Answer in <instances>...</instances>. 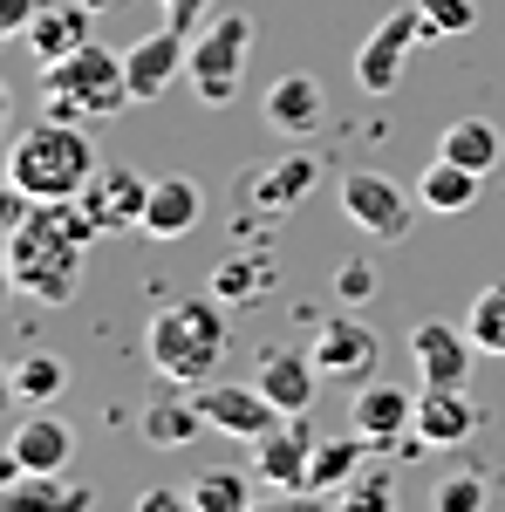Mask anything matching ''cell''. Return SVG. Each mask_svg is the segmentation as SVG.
I'll return each mask as SVG.
<instances>
[{
  "mask_svg": "<svg viewBox=\"0 0 505 512\" xmlns=\"http://www.w3.org/2000/svg\"><path fill=\"white\" fill-rule=\"evenodd\" d=\"M253 512H335V499L328 492H308V485H273V492L253 499Z\"/></svg>",
  "mask_w": 505,
  "mask_h": 512,
  "instance_id": "e575fe53",
  "label": "cell"
},
{
  "mask_svg": "<svg viewBox=\"0 0 505 512\" xmlns=\"http://www.w3.org/2000/svg\"><path fill=\"white\" fill-rule=\"evenodd\" d=\"M89 506H96V492L76 485L69 472H21L0 492V512H89Z\"/></svg>",
  "mask_w": 505,
  "mask_h": 512,
  "instance_id": "d6986e66",
  "label": "cell"
},
{
  "mask_svg": "<svg viewBox=\"0 0 505 512\" xmlns=\"http://www.w3.org/2000/svg\"><path fill=\"white\" fill-rule=\"evenodd\" d=\"M335 512H396V472L383 465H362V472L335 492Z\"/></svg>",
  "mask_w": 505,
  "mask_h": 512,
  "instance_id": "4dcf8cb0",
  "label": "cell"
},
{
  "mask_svg": "<svg viewBox=\"0 0 505 512\" xmlns=\"http://www.w3.org/2000/svg\"><path fill=\"white\" fill-rule=\"evenodd\" d=\"M192 396H198V410H205V424L219 437H239V444H260V437L287 417L260 383H219V376H212V383H198Z\"/></svg>",
  "mask_w": 505,
  "mask_h": 512,
  "instance_id": "ba28073f",
  "label": "cell"
},
{
  "mask_svg": "<svg viewBox=\"0 0 505 512\" xmlns=\"http://www.w3.org/2000/svg\"><path fill=\"white\" fill-rule=\"evenodd\" d=\"M273 274H280V267H273L267 246H246V253H226V260H219V274H212V294H219L226 308H253V301H260V294L273 287Z\"/></svg>",
  "mask_w": 505,
  "mask_h": 512,
  "instance_id": "d4e9b609",
  "label": "cell"
},
{
  "mask_svg": "<svg viewBox=\"0 0 505 512\" xmlns=\"http://www.w3.org/2000/svg\"><path fill=\"white\" fill-rule=\"evenodd\" d=\"M349 431H362L369 444H403V437L417 431V390L383 383V376L355 383V396H349Z\"/></svg>",
  "mask_w": 505,
  "mask_h": 512,
  "instance_id": "8fae6325",
  "label": "cell"
},
{
  "mask_svg": "<svg viewBox=\"0 0 505 512\" xmlns=\"http://www.w3.org/2000/svg\"><path fill=\"white\" fill-rule=\"evenodd\" d=\"M478 185H485V171H471V164L437 151L424 164V178H417V198H424V212H471L478 205Z\"/></svg>",
  "mask_w": 505,
  "mask_h": 512,
  "instance_id": "603a6c76",
  "label": "cell"
},
{
  "mask_svg": "<svg viewBox=\"0 0 505 512\" xmlns=\"http://www.w3.org/2000/svg\"><path fill=\"white\" fill-rule=\"evenodd\" d=\"M314 178H321V164H314L308 151H294V158L267 164V171H246V192H253L260 212H294V205L314 192Z\"/></svg>",
  "mask_w": 505,
  "mask_h": 512,
  "instance_id": "44dd1931",
  "label": "cell"
},
{
  "mask_svg": "<svg viewBox=\"0 0 505 512\" xmlns=\"http://www.w3.org/2000/svg\"><path fill=\"white\" fill-rule=\"evenodd\" d=\"M260 390L287 410V417H308L314 410V390H321V362L314 349H260Z\"/></svg>",
  "mask_w": 505,
  "mask_h": 512,
  "instance_id": "2e32d148",
  "label": "cell"
},
{
  "mask_svg": "<svg viewBox=\"0 0 505 512\" xmlns=\"http://www.w3.org/2000/svg\"><path fill=\"white\" fill-rule=\"evenodd\" d=\"M417 41H430V28H424V7L410 0V7H396L389 21H376V35L355 48V82H362L369 96H389V89L403 82V55H410Z\"/></svg>",
  "mask_w": 505,
  "mask_h": 512,
  "instance_id": "52a82bcc",
  "label": "cell"
},
{
  "mask_svg": "<svg viewBox=\"0 0 505 512\" xmlns=\"http://www.w3.org/2000/svg\"><path fill=\"white\" fill-rule=\"evenodd\" d=\"M471 328H451V321H417L410 328V362L424 383H465L471 376Z\"/></svg>",
  "mask_w": 505,
  "mask_h": 512,
  "instance_id": "e0dca14e",
  "label": "cell"
},
{
  "mask_svg": "<svg viewBox=\"0 0 505 512\" xmlns=\"http://www.w3.org/2000/svg\"><path fill=\"white\" fill-rule=\"evenodd\" d=\"M41 96H48V117L103 123V117H117V110H130V69L103 41H82L76 55H62V62L41 69Z\"/></svg>",
  "mask_w": 505,
  "mask_h": 512,
  "instance_id": "277c9868",
  "label": "cell"
},
{
  "mask_svg": "<svg viewBox=\"0 0 505 512\" xmlns=\"http://www.w3.org/2000/svg\"><path fill=\"white\" fill-rule=\"evenodd\" d=\"M478 424H485V410L465 396V383H424L417 390V444L458 451V444L478 437Z\"/></svg>",
  "mask_w": 505,
  "mask_h": 512,
  "instance_id": "7c38bea8",
  "label": "cell"
},
{
  "mask_svg": "<svg viewBox=\"0 0 505 512\" xmlns=\"http://www.w3.org/2000/svg\"><path fill=\"white\" fill-rule=\"evenodd\" d=\"M246 55H253V21L246 14H219V21H205L192 35V89L198 103H212V110H226L233 103L239 76H246Z\"/></svg>",
  "mask_w": 505,
  "mask_h": 512,
  "instance_id": "5b68a950",
  "label": "cell"
},
{
  "mask_svg": "<svg viewBox=\"0 0 505 512\" xmlns=\"http://www.w3.org/2000/svg\"><path fill=\"white\" fill-rule=\"evenodd\" d=\"M157 7H164V21H171V28L198 35V21H205V7H212V0H157Z\"/></svg>",
  "mask_w": 505,
  "mask_h": 512,
  "instance_id": "74e56055",
  "label": "cell"
},
{
  "mask_svg": "<svg viewBox=\"0 0 505 512\" xmlns=\"http://www.w3.org/2000/svg\"><path fill=\"white\" fill-rule=\"evenodd\" d=\"M28 48H35V62L48 69V62H62V55H76L82 41H89V7L82 0H62V7H41L35 21H28Z\"/></svg>",
  "mask_w": 505,
  "mask_h": 512,
  "instance_id": "7402d4cb",
  "label": "cell"
},
{
  "mask_svg": "<svg viewBox=\"0 0 505 512\" xmlns=\"http://www.w3.org/2000/svg\"><path fill=\"white\" fill-rule=\"evenodd\" d=\"M89 239H96V219L82 212V198H48V205L35 198V212L21 226H7V280H14V294H28L41 308L76 301Z\"/></svg>",
  "mask_w": 505,
  "mask_h": 512,
  "instance_id": "6da1fadb",
  "label": "cell"
},
{
  "mask_svg": "<svg viewBox=\"0 0 505 512\" xmlns=\"http://www.w3.org/2000/svg\"><path fill=\"white\" fill-rule=\"evenodd\" d=\"M485 499H492L485 472H437L430 485V512H485Z\"/></svg>",
  "mask_w": 505,
  "mask_h": 512,
  "instance_id": "1f68e13d",
  "label": "cell"
},
{
  "mask_svg": "<svg viewBox=\"0 0 505 512\" xmlns=\"http://www.w3.org/2000/svg\"><path fill=\"white\" fill-rule=\"evenodd\" d=\"M82 7H89V14H110V7H117V0H82Z\"/></svg>",
  "mask_w": 505,
  "mask_h": 512,
  "instance_id": "f35d334b",
  "label": "cell"
},
{
  "mask_svg": "<svg viewBox=\"0 0 505 512\" xmlns=\"http://www.w3.org/2000/svg\"><path fill=\"white\" fill-rule=\"evenodd\" d=\"M137 431H144V444H157V451H185V444H192V437H205L212 424H205L198 396H157L151 410L137 417Z\"/></svg>",
  "mask_w": 505,
  "mask_h": 512,
  "instance_id": "cb8c5ba5",
  "label": "cell"
},
{
  "mask_svg": "<svg viewBox=\"0 0 505 512\" xmlns=\"http://www.w3.org/2000/svg\"><path fill=\"white\" fill-rule=\"evenodd\" d=\"M144 205H151V178L130 171V164L96 171L89 192H82V212L96 219V233H130V226H144Z\"/></svg>",
  "mask_w": 505,
  "mask_h": 512,
  "instance_id": "4fadbf2b",
  "label": "cell"
},
{
  "mask_svg": "<svg viewBox=\"0 0 505 512\" xmlns=\"http://www.w3.org/2000/svg\"><path fill=\"white\" fill-rule=\"evenodd\" d=\"M342 212H349L369 239L396 246V239H410L417 212H424V198L403 192V185H396V178H383V171H349V178H342Z\"/></svg>",
  "mask_w": 505,
  "mask_h": 512,
  "instance_id": "8992f818",
  "label": "cell"
},
{
  "mask_svg": "<svg viewBox=\"0 0 505 512\" xmlns=\"http://www.w3.org/2000/svg\"><path fill=\"white\" fill-rule=\"evenodd\" d=\"M417 7H424L430 41H437V35H471V21H478V7H471V0H417Z\"/></svg>",
  "mask_w": 505,
  "mask_h": 512,
  "instance_id": "836d02e7",
  "label": "cell"
},
{
  "mask_svg": "<svg viewBox=\"0 0 505 512\" xmlns=\"http://www.w3.org/2000/svg\"><path fill=\"white\" fill-rule=\"evenodd\" d=\"M437 151L458 158V164H471V171H499L505 164V130L492 117H458L444 137H437Z\"/></svg>",
  "mask_w": 505,
  "mask_h": 512,
  "instance_id": "484cf974",
  "label": "cell"
},
{
  "mask_svg": "<svg viewBox=\"0 0 505 512\" xmlns=\"http://www.w3.org/2000/svg\"><path fill=\"white\" fill-rule=\"evenodd\" d=\"M41 14V0H0V35H28V21H35Z\"/></svg>",
  "mask_w": 505,
  "mask_h": 512,
  "instance_id": "8d00e7d4",
  "label": "cell"
},
{
  "mask_svg": "<svg viewBox=\"0 0 505 512\" xmlns=\"http://www.w3.org/2000/svg\"><path fill=\"white\" fill-rule=\"evenodd\" d=\"M123 69H130V103H164V89L192 69V35L164 21L157 35L123 48Z\"/></svg>",
  "mask_w": 505,
  "mask_h": 512,
  "instance_id": "9c48e42d",
  "label": "cell"
},
{
  "mask_svg": "<svg viewBox=\"0 0 505 512\" xmlns=\"http://www.w3.org/2000/svg\"><path fill=\"white\" fill-rule=\"evenodd\" d=\"M205 219V192H198L192 178H157L151 185V205H144V226L137 233L151 239H185Z\"/></svg>",
  "mask_w": 505,
  "mask_h": 512,
  "instance_id": "ffe728a7",
  "label": "cell"
},
{
  "mask_svg": "<svg viewBox=\"0 0 505 512\" xmlns=\"http://www.w3.org/2000/svg\"><path fill=\"white\" fill-rule=\"evenodd\" d=\"M465 328L485 355H505V280H485L465 308Z\"/></svg>",
  "mask_w": 505,
  "mask_h": 512,
  "instance_id": "f546056e",
  "label": "cell"
},
{
  "mask_svg": "<svg viewBox=\"0 0 505 512\" xmlns=\"http://www.w3.org/2000/svg\"><path fill=\"white\" fill-rule=\"evenodd\" d=\"M314 444H321V437L308 431V417H280V424L253 444V472H267V485H308Z\"/></svg>",
  "mask_w": 505,
  "mask_h": 512,
  "instance_id": "ac0fdd59",
  "label": "cell"
},
{
  "mask_svg": "<svg viewBox=\"0 0 505 512\" xmlns=\"http://www.w3.org/2000/svg\"><path fill=\"white\" fill-rule=\"evenodd\" d=\"M260 117H267V130H280V137H294V144H308L314 130L328 123V96H321V82L314 76H280L267 89V103H260Z\"/></svg>",
  "mask_w": 505,
  "mask_h": 512,
  "instance_id": "9a60e30c",
  "label": "cell"
},
{
  "mask_svg": "<svg viewBox=\"0 0 505 512\" xmlns=\"http://www.w3.org/2000/svg\"><path fill=\"white\" fill-rule=\"evenodd\" d=\"M314 362H321V376L328 383H369L376 376V362H383V342H376V328L355 315H328L314 328Z\"/></svg>",
  "mask_w": 505,
  "mask_h": 512,
  "instance_id": "30bf717a",
  "label": "cell"
},
{
  "mask_svg": "<svg viewBox=\"0 0 505 512\" xmlns=\"http://www.w3.org/2000/svg\"><path fill=\"white\" fill-rule=\"evenodd\" d=\"M137 512H198L192 506V485L178 492V485H151V492H137Z\"/></svg>",
  "mask_w": 505,
  "mask_h": 512,
  "instance_id": "d590c367",
  "label": "cell"
},
{
  "mask_svg": "<svg viewBox=\"0 0 505 512\" xmlns=\"http://www.w3.org/2000/svg\"><path fill=\"white\" fill-rule=\"evenodd\" d=\"M226 342H233V328H226V301H219V294H185V301L157 308L151 328H144L151 369L164 383H185V390H198V383L219 376Z\"/></svg>",
  "mask_w": 505,
  "mask_h": 512,
  "instance_id": "7a4b0ae2",
  "label": "cell"
},
{
  "mask_svg": "<svg viewBox=\"0 0 505 512\" xmlns=\"http://www.w3.org/2000/svg\"><path fill=\"white\" fill-rule=\"evenodd\" d=\"M253 465H212V472H198L192 478V506L198 512H253Z\"/></svg>",
  "mask_w": 505,
  "mask_h": 512,
  "instance_id": "83f0119b",
  "label": "cell"
},
{
  "mask_svg": "<svg viewBox=\"0 0 505 512\" xmlns=\"http://www.w3.org/2000/svg\"><path fill=\"white\" fill-rule=\"evenodd\" d=\"M376 287H383V274H376V260H362V253L335 267V294H342V308H362Z\"/></svg>",
  "mask_w": 505,
  "mask_h": 512,
  "instance_id": "d6a6232c",
  "label": "cell"
},
{
  "mask_svg": "<svg viewBox=\"0 0 505 512\" xmlns=\"http://www.w3.org/2000/svg\"><path fill=\"white\" fill-rule=\"evenodd\" d=\"M7 465L14 478L21 472H69L76 465V431H69V417H21L14 437H7Z\"/></svg>",
  "mask_w": 505,
  "mask_h": 512,
  "instance_id": "5bb4252c",
  "label": "cell"
},
{
  "mask_svg": "<svg viewBox=\"0 0 505 512\" xmlns=\"http://www.w3.org/2000/svg\"><path fill=\"white\" fill-rule=\"evenodd\" d=\"M7 390L21 396L28 410H48L55 396L69 390V362H62V355H21V362L7 369Z\"/></svg>",
  "mask_w": 505,
  "mask_h": 512,
  "instance_id": "f1b7e54d",
  "label": "cell"
},
{
  "mask_svg": "<svg viewBox=\"0 0 505 512\" xmlns=\"http://www.w3.org/2000/svg\"><path fill=\"white\" fill-rule=\"evenodd\" d=\"M369 458V437L349 431V437H321L314 444V465H308V492H342Z\"/></svg>",
  "mask_w": 505,
  "mask_h": 512,
  "instance_id": "4316f807",
  "label": "cell"
},
{
  "mask_svg": "<svg viewBox=\"0 0 505 512\" xmlns=\"http://www.w3.org/2000/svg\"><path fill=\"white\" fill-rule=\"evenodd\" d=\"M96 144L82 123H62V117H41V123H21L14 144H7V185H21L28 198H82L89 178H96Z\"/></svg>",
  "mask_w": 505,
  "mask_h": 512,
  "instance_id": "3957f363",
  "label": "cell"
}]
</instances>
